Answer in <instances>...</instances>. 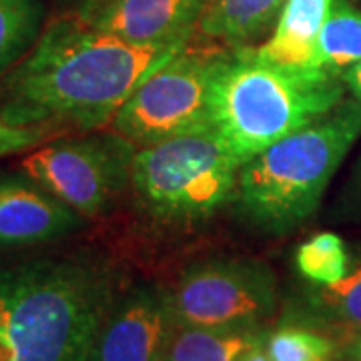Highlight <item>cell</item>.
<instances>
[{
  "mask_svg": "<svg viewBox=\"0 0 361 361\" xmlns=\"http://www.w3.org/2000/svg\"><path fill=\"white\" fill-rule=\"evenodd\" d=\"M239 361H269L267 349H265V337L259 336L257 339L241 353Z\"/></svg>",
  "mask_w": 361,
  "mask_h": 361,
  "instance_id": "cb8c5ba5",
  "label": "cell"
},
{
  "mask_svg": "<svg viewBox=\"0 0 361 361\" xmlns=\"http://www.w3.org/2000/svg\"><path fill=\"white\" fill-rule=\"evenodd\" d=\"M360 137L361 101L351 97L247 159L231 199L237 219L269 237L303 225Z\"/></svg>",
  "mask_w": 361,
  "mask_h": 361,
  "instance_id": "3957f363",
  "label": "cell"
},
{
  "mask_svg": "<svg viewBox=\"0 0 361 361\" xmlns=\"http://www.w3.org/2000/svg\"><path fill=\"white\" fill-rule=\"evenodd\" d=\"M345 197H348L349 203L361 213V155L357 159V163H355V169H353L351 177H349V187Z\"/></svg>",
  "mask_w": 361,
  "mask_h": 361,
  "instance_id": "7402d4cb",
  "label": "cell"
},
{
  "mask_svg": "<svg viewBox=\"0 0 361 361\" xmlns=\"http://www.w3.org/2000/svg\"><path fill=\"white\" fill-rule=\"evenodd\" d=\"M317 63L337 77L361 63V11L348 0H334L331 4L317 40Z\"/></svg>",
  "mask_w": 361,
  "mask_h": 361,
  "instance_id": "9a60e30c",
  "label": "cell"
},
{
  "mask_svg": "<svg viewBox=\"0 0 361 361\" xmlns=\"http://www.w3.org/2000/svg\"><path fill=\"white\" fill-rule=\"evenodd\" d=\"M241 165L211 125L137 149L130 189L149 217L191 227L231 203Z\"/></svg>",
  "mask_w": 361,
  "mask_h": 361,
  "instance_id": "5b68a950",
  "label": "cell"
},
{
  "mask_svg": "<svg viewBox=\"0 0 361 361\" xmlns=\"http://www.w3.org/2000/svg\"><path fill=\"white\" fill-rule=\"evenodd\" d=\"M283 4L285 0H209L197 28L225 47H247L279 18Z\"/></svg>",
  "mask_w": 361,
  "mask_h": 361,
  "instance_id": "4fadbf2b",
  "label": "cell"
},
{
  "mask_svg": "<svg viewBox=\"0 0 361 361\" xmlns=\"http://www.w3.org/2000/svg\"><path fill=\"white\" fill-rule=\"evenodd\" d=\"M56 2L61 14H71L85 23H90L113 0H56Z\"/></svg>",
  "mask_w": 361,
  "mask_h": 361,
  "instance_id": "44dd1931",
  "label": "cell"
},
{
  "mask_svg": "<svg viewBox=\"0 0 361 361\" xmlns=\"http://www.w3.org/2000/svg\"><path fill=\"white\" fill-rule=\"evenodd\" d=\"M343 78L325 68L261 61L251 47L221 56L211 115L231 151L245 163L273 142L313 123L345 99Z\"/></svg>",
  "mask_w": 361,
  "mask_h": 361,
  "instance_id": "277c9868",
  "label": "cell"
},
{
  "mask_svg": "<svg viewBox=\"0 0 361 361\" xmlns=\"http://www.w3.org/2000/svg\"><path fill=\"white\" fill-rule=\"evenodd\" d=\"M82 223L85 217L28 175L0 177V249L49 243L75 233Z\"/></svg>",
  "mask_w": 361,
  "mask_h": 361,
  "instance_id": "30bf717a",
  "label": "cell"
},
{
  "mask_svg": "<svg viewBox=\"0 0 361 361\" xmlns=\"http://www.w3.org/2000/svg\"><path fill=\"white\" fill-rule=\"evenodd\" d=\"M341 78H343L345 87L351 92V97H355V99L361 101V63L349 66L348 71L341 75Z\"/></svg>",
  "mask_w": 361,
  "mask_h": 361,
  "instance_id": "603a6c76",
  "label": "cell"
},
{
  "mask_svg": "<svg viewBox=\"0 0 361 361\" xmlns=\"http://www.w3.org/2000/svg\"><path fill=\"white\" fill-rule=\"evenodd\" d=\"M209 0H113L89 25L130 42H191Z\"/></svg>",
  "mask_w": 361,
  "mask_h": 361,
  "instance_id": "8fae6325",
  "label": "cell"
},
{
  "mask_svg": "<svg viewBox=\"0 0 361 361\" xmlns=\"http://www.w3.org/2000/svg\"><path fill=\"white\" fill-rule=\"evenodd\" d=\"M59 130L49 127H14L0 118V157L14 155L26 149H37L52 137H56Z\"/></svg>",
  "mask_w": 361,
  "mask_h": 361,
  "instance_id": "ffe728a7",
  "label": "cell"
},
{
  "mask_svg": "<svg viewBox=\"0 0 361 361\" xmlns=\"http://www.w3.org/2000/svg\"><path fill=\"white\" fill-rule=\"evenodd\" d=\"M353 351H355V360L361 361V337L355 341V348H353Z\"/></svg>",
  "mask_w": 361,
  "mask_h": 361,
  "instance_id": "d4e9b609",
  "label": "cell"
},
{
  "mask_svg": "<svg viewBox=\"0 0 361 361\" xmlns=\"http://www.w3.org/2000/svg\"><path fill=\"white\" fill-rule=\"evenodd\" d=\"M261 334L255 329L233 327H197L177 323L167 361H239Z\"/></svg>",
  "mask_w": 361,
  "mask_h": 361,
  "instance_id": "5bb4252c",
  "label": "cell"
},
{
  "mask_svg": "<svg viewBox=\"0 0 361 361\" xmlns=\"http://www.w3.org/2000/svg\"><path fill=\"white\" fill-rule=\"evenodd\" d=\"M137 147L118 133L56 139L23 159V171L85 219L111 211L130 187Z\"/></svg>",
  "mask_w": 361,
  "mask_h": 361,
  "instance_id": "52a82bcc",
  "label": "cell"
},
{
  "mask_svg": "<svg viewBox=\"0 0 361 361\" xmlns=\"http://www.w3.org/2000/svg\"><path fill=\"white\" fill-rule=\"evenodd\" d=\"M323 361H334V360H323Z\"/></svg>",
  "mask_w": 361,
  "mask_h": 361,
  "instance_id": "484cf974",
  "label": "cell"
},
{
  "mask_svg": "<svg viewBox=\"0 0 361 361\" xmlns=\"http://www.w3.org/2000/svg\"><path fill=\"white\" fill-rule=\"evenodd\" d=\"M225 52L185 44L153 71L109 125L137 149L213 125V78Z\"/></svg>",
  "mask_w": 361,
  "mask_h": 361,
  "instance_id": "8992f818",
  "label": "cell"
},
{
  "mask_svg": "<svg viewBox=\"0 0 361 361\" xmlns=\"http://www.w3.org/2000/svg\"><path fill=\"white\" fill-rule=\"evenodd\" d=\"M317 303L349 327L361 329V261L334 285L317 291Z\"/></svg>",
  "mask_w": 361,
  "mask_h": 361,
  "instance_id": "d6986e66",
  "label": "cell"
},
{
  "mask_svg": "<svg viewBox=\"0 0 361 361\" xmlns=\"http://www.w3.org/2000/svg\"><path fill=\"white\" fill-rule=\"evenodd\" d=\"M121 295V273L94 251L0 265V361H90Z\"/></svg>",
  "mask_w": 361,
  "mask_h": 361,
  "instance_id": "7a4b0ae2",
  "label": "cell"
},
{
  "mask_svg": "<svg viewBox=\"0 0 361 361\" xmlns=\"http://www.w3.org/2000/svg\"><path fill=\"white\" fill-rule=\"evenodd\" d=\"M185 44L130 42L61 14L0 77V118L59 133L104 129L130 92Z\"/></svg>",
  "mask_w": 361,
  "mask_h": 361,
  "instance_id": "6da1fadb",
  "label": "cell"
},
{
  "mask_svg": "<svg viewBox=\"0 0 361 361\" xmlns=\"http://www.w3.org/2000/svg\"><path fill=\"white\" fill-rule=\"evenodd\" d=\"M42 16L40 0H0V77L35 47Z\"/></svg>",
  "mask_w": 361,
  "mask_h": 361,
  "instance_id": "2e32d148",
  "label": "cell"
},
{
  "mask_svg": "<svg viewBox=\"0 0 361 361\" xmlns=\"http://www.w3.org/2000/svg\"><path fill=\"white\" fill-rule=\"evenodd\" d=\"M299 273L315 285H334L349 271L348 249L336 233H317L303 241L295 251Z\"/></svg>",
  "mask_w": 361,
  "mask_h": 361,
  "instance_id": "e0dca14e",
  "label": "cell"
},
{
  "mask_svg": "<svg viewBox=\"0 0 361 361\" xmlns=\"http://www.w3.org/2000/svg\"><path fill=\"white\" fill-rule=\"evenodd\" d=\"M179 323L197 327L257 329L277 307V277L249 257H211L180 273L169 293Z\"/></svg>",
  "mask_w": 361,
  "mask_h": 361,
  "instance_id": "ba28073f",
  "label": "cell"
},
{
  "mask_svg": "<svg viewBox=\"0 0 361 361\" xmlns=\"http://www.w3.org/2000/svg\"><path fill=\"white\" fill-rule=\"evenodd\" d=\"M265 349L269 361H323L331 360L334 343L310 327L287 323L265 339Z\"/></svg>",
  "mask_w": 361,
  "mask_h": 361,
  "instance_id": "ac0fdd59",
  "label": "cell"
},
{
  "mask_svg": "<svg viewBox=\"0 0 361 361\" xmlns=\"http://www.w3.org/2000/svg\"><path fill=\"white\" fill-rule=\"evenodd\" d=\"M334 0H285L269 40L251 51L261 61L297 68H322L317 40Z\"/></svg>",
  "mask_w": 361,
  "mask_h": 361,
  "instance_id": "7c38bea8",
  "label": "cell"
},
{
  "mask_svg": "<svg viewBox=\"0 0 361 361\" xmlns=\"http://www.w3.org/2000/svg\"><path fill=\"white\" fill-rule=\"evenodd\" d=\"M177 323L167 291L129 289L109 313L90 361H167Z\"/></svg>",
  "mask_w": 361,
  "mask_h": 361,
  "instance_id": "9c48e42d",
  "label": "cell"
}]
</instances>
